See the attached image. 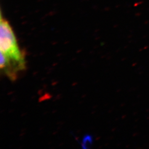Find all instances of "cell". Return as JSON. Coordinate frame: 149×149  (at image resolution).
<instances>
[{
    "label": "cell",
    "instance_id": "1",
    "mask_svg": "<svg viewBox=\"0 0 149 149\" xmlns=\"http://www.w3.org/2000/svg\"><path fill=\"white\" fill-rule=\"evenodd\" d=\"M1 53L5 57L6 62L12 69L19 72L26 69L23 53L18 47L16 36L8 22L1 17Z\"/></svg>",
    "mask_w": 149,
    "mask_h": 149
}]
</instances>
